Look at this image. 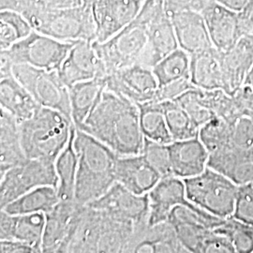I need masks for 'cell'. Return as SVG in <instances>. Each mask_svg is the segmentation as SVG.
I'll return each mask as SVG.
<instances>
[{
  "instance_id": "6da1fadb",
  "label": "cell",
  "mask_w": 253,
  "mask_h": 253,
  "mask_svg": "<svg viewBox=\"0 0 253 253\" xmlns=\"http://www.w3.org/2000/svg\"><path fill=\"white\" fill-rule=\"evenodd\" d=\"M76 128L93 136L119 156L139 155L144 149L145 136L137 103L107 88Z\"/></svg>"
},
{
  "instance_id": "7a4b0ae2",
  "label": "cell",
  "mask_w": 253,
  "mask_h": 253,
  "mask_svg": "<svg viewBox=\"0 0 253 253\" xmlns=\"http://www.w3.org/2000/svg\"><path fill=\"white\" fill-rule=\"evenodd\" d=\"M73 145L78 157L74 200L87 206L117 183L116 168L119 155L78 128L75 130Z\"/></svg>"
},
{
  "instance_id": "3957f363",
  "label": "cell",
  "mask_w": 253,
  "mask_h": 253,
  "mask_svg": "<svg viewBox=\"0 0 253 253\" xmlns=\"http://www.w3.org/2000/svg\"><path fill=\"white\" fill-rule=\"evenodd\" d=\"M74 126L73 120L62 113L40 106L32 117L20 123L26 157L55 163L68 145Z\"/></svg>"
},
{
  "instance_id": "277c9868",
  "label": "cell",
  "mask_w": 253,
  "mask_h": 253,
  "mask_svg": "<svg viewBox=\"0 0 253 253\" xmlns=\"http://www.w3.org/2000/svg\"><path fill=\"white\" fill-rule=\"evenodd\" d=\"M26 18L34 30L62 42L96 40V23L92 8L78 6L48 9L41 7Z\"/></svg>"
},
{
  "instance_id": "5b68a950",
  "label": "cell",
  "mask_w": 253,
  "mask_h": 253,
  "mask_svg": "<svg viewBox=\"0 0 253 253\" xmlns=\"http://www.w3.org/2000/svg\"><path fill=\"white\" fill-rule=\"evenodd\" d=\"M148 13L143 6L130 24L108 41L94 46L103 64L106 76L112 72L139 63L147 44Z\"/></svg>"
},
{
  "instance_id": "8992f818",
  "label": "cell",
  "mask_w": 253,
  "mask_h": 253,
  "mask_svg": "<svg viewBox=\"0 0 253 253\" xmlns=\"http://www.w3.org/2000/svg\"><path fill=\"white\" fill-rule=\"evenodd\" d=\"M187 198L208 213L221 217H232L238 187L225 175L208 167L196 176L184 179Z\"/></svg>"
},
{
  "instance_id": "52a82bcc",
  "label": "cell",
  "mask_w": 253,
  "mask_h": 253,
  "mask_svg": "<svg viewBox=\"0 0 253 253\" xmlns=\"http://www.w3.org/2000/svg\"><path fill=\"white\" fill-rule=\"evenodd\" d=\"M12 74L40 106L56 110L73 120L70 88L61 80L57 71L15 64L12 68Z\"/></svg>"
},
{
  "instance_id": "ba28073f",
  "label": "cell",
  "mask_w": 253,
  "mask_h": 253,
  "mask_svg": "<svg viewBox=\"0 0 253 253\" xmlns=\"http://www.w3.org/2000/svg\"><path fill=\"white\" fill-rule=\"evenodd\" d=\"M74 42H62L33 30L7 50H1L11 63L26 64L38 69L58 71Z\"/></svg>"
},
{
  "instance_id": "9c48e42d",
  "label": "cell",
  "mask_w": 253,
  "mask_h": 253,
  "mask_svg": "<svg viewBox=\"0 0 253 253\" xmlns=\"http://www.w3.org/2000/svg\"><path fill=\"white\" fill-rule=\"evenodd\" d=\"M58 185L55 163L51 161L26 159L1 176L0 208L3 209L22 195L42 186Z\"/></svg>"
},
{
  "instance_id": "30bf717a",
  "label": "cell",
  "mask_w": 253,
  "mask_h": 253,
  "mask_svg": "<svg viewBox=\"0 0 253 253\" xmlns=\"http://www.w3.org/2000/svg\"><path fill=\"white\" fill-rule=\"evenodd\" d=\"M148 13L147 44L139 65L152 69L164 56L178 49V42L171 16L164 10L159 0H145Z\"/></svg>"
},
{
  "instance_id": "8fae6325",
  "label": "cell",
  "mask_w": 253,
  "mask_h": 253,
  "mask_svg": "<svg viewBox=\"0 0 253 253\" xmlns=\"http://www.w3.org/2000/svg\"><path fill=\"white\" fill-rule=\"evenodd\" d=\"M87 206L113 217L128 220L135 224L148 223V193L138 195L118 182L115 183L99 199Z\"/></svg>"
},
{
  "instance_id": "7c38bea8",
  "label": "cell",
  "mask_w": 253,
  "mask_h": 253,
  "mask_svg": "<svg viewBox=\"0 0 253 253\" xmlns=\"http://www.w3.org/2000/svg\"><path fill=\"white\" fill-rule=\"evenodd\" d=\"M85 205L73 201H60L46 213L42 237L43 253H63Z\"/></svg>"
},
{
  "instance_id": "4fadbf2b",
  "label": "cell",
  "mask_w": 253,
  "mask_h": 253,
  "mask_svg": "<svg viewBox=\"0 0 253 253\" xmlns=\"http://www.w3.org/2000/svg\"><path fill=\"white\" fill-rule=\"evenodd\" d=\"M106 88L137 104L153 100L159 84L150 68L135 64L107 74Z\"/></svg>"
},
{
  "instance_id": "5bb4252c",
  "label": "cell",
  "mask_w": 253,
  "mask_h": 253,
  "mask_svg": "<svg viewBox=\"0 0 253 253\" xmlns=\"http://www.w3.org/2000/svg\"><path fill=\"white\" fill-rule=\"evenodd\" d=\"M145 0H98L92 7L96 23V40L101 43L130 24Z\"/></svg>"
},
{
  "instance_id": "9a60e30c",
  "label": "cell",
  "mask_w": 253,
  "mask_h": 253,
  "mask_svg": "<svg viewBox=\"0 0 253 253\" xmlns=\"http://www.w3.org/2000/svg\"><path fill=\"white\" fill-rule=\"evenodd\" d=\"M57 73L69 88L80 82L106 77L105 68L93 42L87 41L74 42Z\"/></svg>"
},
{
  "instance_id": "2e32d148",
  "label": "cell",
  "mask_w": 253,
  "mask_h": 253,
  "mask_svg": "<svg viewBox=\"0 0 253 253\" xmlns=\"http://www.w3.org/2000/svg\"><path fill=\"white\" fill-rule=\"evenodd\" d=\"M148 225H155L168 220L174 207L185 206L191 208L197 207L187 198L184 180L174 175L161 178L148 192Z\"/></svg>"
},
{
  "instance_id": "e0dca14e",
  "label": "cell",
  "mask_w": 253,
  "mask_h": 253,
  "mask_svg": "<svg viewBox=\"0 0 253 253\" xmlns=\"http://www.w3.org/2000/svg\"><path fill=\"white\" fill-rule=\"evenodd\" d=\"M126 253H189L181 243L174 227L169 220L155 225L143 224L137 228L135 235Z\"/></svg>"
},
{
  "instance_id": "ac0fdd59",
  "label": "cell",
  "mask_w": 253,
  "mask_h": 253,
  "mask_svg": "<svg viewBox=\"0 0 253 253\" xmlns=\"http://www.w3.org/2000/svg\"><path fill=\"white\" fill-rule=\"evenodd\" d=\"M201 12L213 46L217 50L227 51L242 37L238 12L228 9L217 0H211Z\"/></svg>"
},
{
  "instance_id": "d6986e66",
  "label": "cell",
  "mask_w": 253,
  "mask_h": 253,
  "mask_svg": "<svg viewBox=\"0 0 253 253\" xmlns=\"http://www.w3.org/2000/svg\"><path fill=\"white\" fill-rule=\"evenodd\" d=\"M253 67V35L241 37L234 45L222 52L223 91L233 95L242 85Z\"/></svg>"
},
{
  "instance_id": "ffe728a7",
  "label": "cell",
  "mask_w": 253,
  "mask_h": 253,
  "mask_svg": "<svg viewBox=\"0 0 253 253\" xmlns=\"http://www.w3.org/2000/svg\"><path fill=\"white\" fill-rule=\"evenodd\" d=\"M44 213L10 215L5 210L0 213V240H18L42 253V244L45 227Z\"/></svg>"
},
{
  "instance_id": "44dd1931",
  "label": "cell",
  "mask_w": 253,
  "mask_h": 253,
  "mask_svg": "<svg viewBox=\"0 0 253 253\" xmlns=\"http://www.w3.org/2000/svg\"><path fill=\"white\" fill-rule=\"evenodd\" d=\"M208 167L225 175L237 186L253 182V146L241 149L229 145L209 153Z\"/></svg>"
},
{
  "instance_id": "7402d4cb",
  "label": "cell",
  "mask_w": 253,
  "mask_h": 253,
  "mask_svg": "<svg viewBox=\"0 0 253 253\" xmlns=\"http://www.w3.org/2000/svg\"><path fill=\"white\" fill-rule=\"evenodd\" d=\"M172 175L181 179L196 176L208 168V153L199 136L168 145Z\"/></svg>"
},
{
  "instance_id": "603a6c76",
  "label": "cell",
  "mask_w": 253,
  "mask_h": 253,
  "mask_svg": "<svg viewBox=\"0 0 253 253\" xmlns=\"http://www.w3.org/2000/svg\"><path fill=\"white\" fill-rule=\"evenodd\" d=\"M179 48L190 55L214 47L202 12L181 11L171 15Z\"/></svg>"
},
{
  "instance_id": "cb8c5ba5",
  "label": "cell",
  "mask_w": 253,
  "mask_h": 253,
  "mask_svg": "<svg viewBox=\"0 0 253 253\" xmlns=\"http://www.w3.org/2000/svg\"><path fill=\"white\" fill-rule=\"evenodd\" d=\"M117 182L138 195L147 194L161 180V175L142 154L119 156L116 168Z\"/></svg>"
},
{
  "instance_id": "d4e9b609",
  "label": "cell",
  "mask_w": 253,
  "mask_h": 253,
  "mask_svg": "<svg viewBox=\"0 0 253 253\" xmlns=\"http://www.w3.org/2000/svg\"><path fill=\"white\" fill-rule=\"evenodd\" d=\"M190 79L192 84L200 89L223 90L222 52L212 47L190 55Z\"/></svg>"
},
{
  "instance_id": "484cf974",
  "label": "cell",
  "mask_w": 253,
  "mask_h": 253,
  "mask_svg": "<svg viewBox=\"0 0 253 253\" xmlns=\"http://www.w3.org/2000/svg\"><path fill=\"white\" fill-rule=\"evenodd\" d=\"M101 221L102 215L100 211L90 206H84L64 253H98Z\"/></svg>"
},
{
  "instance_id": "4316f807",
  "label": "cell",
  "mask_w": 253,
  "mask_h": 253,
  "mask_svg": "<svg viewBox=\"0 0 253 253\" xmlns=\"http://www.w3.org/2000/svg\"><path fill=\"white\" fill-rule=\"evenodd\" d=\"M26 159L21 141L20 122L9 112L0 109V177Z\"/></svg>"
},
{
  "instance_id": "83f0119b",
  "label": "cell",
  "mask_w": 253,
  "mask_h": 253,
  "mask_svg": "<svg viewBox=\"0 0 253 253\" xmlns=\"http://www.w3.org/2000/svg\"><path fill=\"white\" fill-rule=\"evenodd\" d=\"M0 105L20 123L32 117L40 107L31 94L13 75L0 79Z\"/></svg>"
},
{
  "instance_id": "f1b7e54d",
  "label": "cell",
  "mask_w": 253,
  "mask_h": 253,
  "mask_svg": "<svg viewBox=\"0 0 253 253\" xmlns=\"http://www.w3.org/2000/svg\"><path fill=\"white\" fill-rule=\"evenodd\" d=\"M101 235L98 253H126L137 228L145 224H135L103 212H101Z\"/></svg>"
},
{
  "instance_id": "f546056e",
  "label": "cell",
  "mask_w": 253,
  "mask_h": 253,
  "mask_svg": "<svg viewBox=\"0 0 253 253\" xmlns=\"http://www.w3.org/2000/svg\"><path fill=\"white\" fill-rule=\"evenodd\" d=\"M106 89V78H95L80 82L70 87L72 118L75 127H79L99 102Z\"/></svg>"
},
{
  "instance_id": "4dcf8cb0",
  "label": "cell",
  "mask_w": 253,
  "mask_h": 253,
  "mask_svg": "<svg viewBox=\"0 0 253 253\" xmlns=\"http://www.w3.org/2000/svg\"><path fill=\"white\" fill-rule=\"evenodd\" d=\"M60 202L57 187L42 186L30 190L1 209L10 215L48 213Z\"/></svg>"
},
{
  "instance_id": "1f68e13d",
  "label": "cell",
  "mask_w": 253,
  "mask_h": 253,
  "mask_svg": "<svg viewBox=\"0 0 253 253\" xmlns=\"http://www.w3.org/2000/svg\"><path fill=\"white\" fill-rule=\"evenodd\" d=\"M140 112V125L145 138L169 145L172 141L162 102L149 100L137 104Z\"/></svg>"
},
{
  "instance_id": "d6a6232c",
  "label": "cell",
  "mask_w": 253,
  "mask_h": 253,
  "mask_svg": "<svg viewBox=\"0 0 253 253\" xmlns=\"http://www.w3.org/2000/svg\"><path fill=\"white\" fill-rule=\"evenodd\" d=\"M74 126L71 139L66 147L55 160V170L58 176L57 191L60 201H73L75 193L76 173L78 167V157L74 148Z\"/></svg>"
},
{
  "instance_id": "836d02e7",
  "label": "cell",
  "mask_w": 253,
  "mask_h": 253,
  "mask_svg": "<svg viewBox=\"0 0 253 253\" xmlns=\"http://www.w3.org/2000/svg\"><path fill=\"white\" fill-rule=\"evenodd\" d=\"M152 71L159 86L178 80L190 79V54L178 48L164 56L154 66Z\"/></svg>"
},
{
  "instance_id": "e575fe53",
  "label": "cell",
  "mask_w": 253,
  "mask_h": 253,
  "mask_svg": "<svg viewBox=\"0 0 253 253\" xmlns=\"http://www.w3.org/2000/svg\"><path fill=\"white\" fill-rule=\"evenodd\" d=\"M163 112L173 141L199 136L200 128L175 100L163 101Z\"/></svg>"
},
{
  "instance_id": "d590c367",
  "label": "cell",
  "mask_w": 253,
  "mask_h": 253,
  "mask_svg": "<svg viewBox=\"0 0 253 253\" xmlns=\"http://www.w3.org/2000/svg\"><path fill=\"white\" fill-rule=\"evenodd\" d=\"M33 27L23 14L11 11H0V49L7 50L19 41L25 39Z\"/></svg>"
},
{
  "instance_id": "8d00e7d4",
  "label": "cell",
  "mask_w": 253,
  "mask_h": 253,
  "mask_svg": "<svg viewBox=\"0 0 253 253\" xmlns=\"http://www.w3.org/2000/svg\"><path fill=\"white\" fill-rule=\"evenodd\" d=\"M175 100L190 116L193 123L201 128L208 121L215 118L208 106L205 90L197 87L183 93Z\"/></svg>"
},
{
  "instance_id": "74e56055",
  "label": "cell",
  "mask_w": 253,
  "mask_h": 253,
  "mask_svg": "<svg viewBox=\"0 0 253 253\" xmlns=\"http://www.w3.org/2000/svg\"><path fill=\"white\" fill-rule=\"evenodd\" d=\"M214 230L229 238L235 247V253H253V225L230 217Z\"/></svg>"
},
{
  "instance_id": "f35d334b",
  "label": "cell",
  "mask_w": 253,
  "mask_h": 253,
  "mask_svg": "<svg viewBox=\"0 0 253 253\" xmlns=\"http://www.w3.org/2000/svg\"><path fill=\"white\" fill-rule=\"evenodd\" d=\"M233 125L220 118H214L201 126L200 140L206 146L208 153L215 152L231 145Z\"/></svg>"
},
{
  "instance_id": "ab89813d",
  "label": "cell",
  "mask_w": 253,
  "mask_h": 253,
  "mask_svg": "<svg viewBox=\"0 0 253 253\" xmlns=\"http://www.w3.org/2000/svg\"><path fill=\"white\" fill-rule=\"evenodd\" d=\"M206 99L208 106L215 118H220L230 124H235V121L240 117L235 101L231 95L227 94L222 89L217 90H205Z\"/></svg>"
},
{
  "instance_id": "60d3db41",
  "label": "cell",
  "mask_w": 253,
  "mask_h": 253,
  "mask_svg": "<svg viewBox=\"0 0 253 253\" xmlns=\"http://www.w3.org/2000/svg\"><path fill=\"white\" fill-rule=\"evenodd\" d=\"M142 155L162 178L172 175L168 145L157 143L145 138V145Z\"/></svg>"
},
{
  "instance_id": "b9f144b4",
  "label": "cell",
  "mask_w": 253,
  "mask_h": 253,
  "mask_svg": "<svg viewBox=\"0 0 253 253\" xmlns=\"http://www.w3.org/2000/svg\"><path fill=\"white\" fill-rule=\"evenodd\" d=\"M232 217L253 226V182L238 187Z\"/></svg>"
},
{
  "instance_id": "7bdbcfd3",
  "label": "cell",
  "mask_w": 253,
  "mask_h": 253,
  "mask_svg": "<svg viewBox=\"0 0 253 253\" xmlns=\"http://www.w3.org/2000/svg\"><path fill=\"white\" fill-rule=\"evenodd\" d=\"M231 145L241 149L253 146V118L241 117L235 121L232 129Z\"/></svg>"
},
{
  "instance_id": "ee69618b",
  "label": "cell",
  "mask_w": 253,
  "mask_h": 253,
  "mask_svg": "<svg viewBox=\"0 0 253 253\" xmlns=\"http://www.w3.org/2000/svg\"><path fill=\"white\" fill-rule=\"evenodd\" d=\"M190 79H183L178 81L172 82L170 84L159 86L154 101L163 102L166 100H175L186 91L194 88Z\"/></svg>"
},
{
  "instance_id": "f6af8a7d",
  "label": "cell",
  "mask_w": 253,
  "mask_h": 253,
  "mask_svg": "<svg viewBox=\"0 0 253 253\" xmlns=\"http://www.w3.org/2000/svg\"><path fill=\"white\" fill-rule=\"evenodd\" d=\"M164 10L171 16L172 14L187 11L195 10L202 11L211 0H159Z\"/></svg>"
},
{
  "instance_id": "bcb514c9",
  "label": "cell",
  "mask_w": 253,
  "mask_h": 253,
  "mask_svg": "<svg viewBox=\"0 0 253 253\" xmlns=\"http://www.w3.org/2000/svg\"><path fill=\"white\" fill-rule=\"evenodd\" d=\"M240 117L253 118V90L247 84L232 95Z\"/></svg>"
},
{
  "instance_id": "7dc6e473",
  "label": "cell",
  "mask_w": 253,
  "mask_h": 253,
  "mask_svg": "<svg viewBox=\"0 0 253 253\" xmlns=\"http://www.w3.org/2000/svg\"><path fill=\"white\" fill-rule=\"evenodd\" d=\"M38 8H41L39 0H0V10L15 11L25 17Z\"/></svg>"
},
{
  "instance_id": "c3c4849f",
  "label": "cell",
  "mask_w": 253,
  "mask_h": 253,
  "mask_svg": "<svg viewBox=\"0 0 253 253\" xmlns=\"http://www.w3.org/2000/svg\"><path fill=\"white\" fill-rule=\"evenodd\" d=\"M1 253H40L35 248L18 240H0Z\"/></svg>"
},
{
  "instance_id": "681fc988",
  "label": "cell",
  "mask_w": 253,
  "mask_h": 253,
  "mask_svg": "<svg viewBox=\"0 0 253 253\" xmlns=\"http://www.w3.org/2000/svg\"><path fill=\"white\" fill-rule=\"evenodd\" d=\"M242 36L253 35V0H250L244 9L238 12Z\"/></svg>"
},
{
  "instance_id": "f907efd6",
  "label": "cell",
  "mask_w": 253,
  "mask_h": 253,
  "mask_svg": "<svg viewBox=\"0 0 253 253\" xmlns=\"http://www.w3.org/2000/svg\"><path fill=\"white\" fill-rule=\"evenodd\" d=\"M41 7L48 9H70L81 6L80 0H39Z\"/></svg>"
},
{
  "instance_id": "816d5d0a",
  "label": "cell",
  "mask_w": 253,
  "mask_h": 253,
  "mask_svg": "<svg viewBox=\"0 0 253 253\" xmlns=\"http://www.w3.org/2000/svg\"><path fill=\"white\" fill-rule=\"evenodd\" d=\"M218 3L225 6L228 9H232L235 12H239L244 9L250 0H217Z\"/></svg>"
},
{
  "instance_id": "f5cc1de1",
  "label": "cell",
  "mask_w": 253,
  "mask_h": 253,
  "mask_svg": "<svg viewBox=\"0 0 253 253\" xmlns=\"http://www.w3.org/2000/svg\"><path fill=\"white\" fill-rule=\"evenodd\" d=\"M244 84H247V85H249L252 89L253 90V69L251 70V72L250 73L248 74V76H247V78H246V81H245Z\"/></svg>"
},
{
  "instance_id": "db71d44e",
  "label": "cell",
  "mask_w": 253,
  "mask_h": 253,
  "mask_svg": "<svg viewBox=\"0 0 253 253\" xmlns=\"http://www.w3.org/2000/svg\"><path fill=\"white\" fill-rule=\"evenodd\" d=\"M81 6L85 8H92L98 0H80Z\"/></svg>"
}]
</instances>
